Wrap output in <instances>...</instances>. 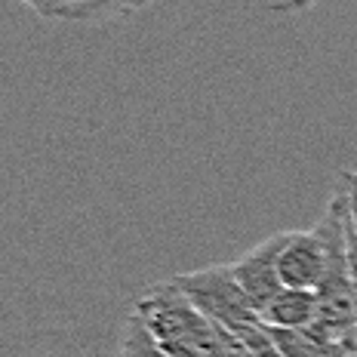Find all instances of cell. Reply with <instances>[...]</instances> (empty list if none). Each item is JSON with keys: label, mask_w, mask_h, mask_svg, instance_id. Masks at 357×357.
<instances>
[{"label": "cell", "mask_w": 357, "mask_h": 357, "mask_svg": "<svg viewBox=\"0 0 357 357\" xmlns=\"http://www.w3.org/2000/svg\"><path fill=\"white\" fill-rule=\"evenodd\" d=\"M169 280H173V284L195 302V308L204 311L213 324H222V326H228V330H241L243 324L259 317V311L252 308L243 287L237 284L231 262L200 268V271H185Z\"/></svg>", "instance_id": "obj_1"}, {"label": "cell", "mask_w": 357, "mask_h": 357, "mask_svg": "<svg viewBox=\"0 0 357 357\" xmlns=\"http://www.w3.org/2000/svg\"><path fill=\"white\" fill-rule=\"evenodd\" d=\"M284 243H287V231L271 234L268 241L256 243L250 252H243L237 262H231L237 284L243 287V293H247V299L252 302L256 311H262L284 289V280H280V252H284Z\"/></svg>", "instance_id": "obj_2"}, {"label": "cell", "mask_w": 357, "mask_h": 357, "mask_svg": "<svg viewBox=\"0 0 357 357\" xmlns=\"http://www.w3.org/2000/svg\"><path fill=\"white\" fill-rule=\"evenodd\" d=\"M326 268H330V247L321 225L308 231H287V243L280 252V280L296 289H321Z\"/></svg>", "instance_id": "obj_3"}, {"label": "cell", "mask_w": 357, "mask_h": 357, "mask_svg": "<svg viewBox=\"0 0 357 357\" xmlns=\"http://www.w3.org/2000/svg\"><path fill=\"white\" fill-rule=\"evenodd\" d=\"M321 314V296L317 289L284 287L271 302L259 311V317L274 330H311Z\"/></svg>", "instance_id": "obj_4"}, {"label": "cell", "mask_w": 357, "mask_h": 357, "mask_svg": "<svg viewBox=\"0 0 357 357\" xmlns=\"http://www.w3.org/2000/svg\"><path fill=\"white\" fill-rule=\"evenodd\" d=\"M117 357H169L163 351L158 336L151 333V326L145 324V317L136 308L126 314L123 330H121V354Z\"/></svg>", "instance_id": "obj_5"}, {"label": "cell", "mask_w": 357, "mask_h": 357, "mask_svg": "<svg viewBox=\"0 0 357 357\" xmlns=\"http://www.w3.org/2000/svg\"><path fill=\"white\" fill-rule=\"evenodd\" d=\"M151 0H68L71 22H111L121 16H132L136 10L148 6Z\"/></svg>", "instance_id": "obj_6"}, {"label": "cell", "mask_w": 357, "mask_h": 357, "mask_svg": "<svg viewBox=\"0 0 357 357\" xmlns=\"http://www.w3.org/2000/svg\"><path fill=\"white\" fill-rule=\"evenodd\" d=\"M19 3H25L31 13L43 19H65L68 16V0H19Z\"/></svg>", "instance_id": "obj_7"}, {"label": "cell", "mask_w": 357, "mask_h": 357, "mask_svg": "<svg viewBox=\"0 0 357 357\" xmlns=\"http://www.w3.org/2000/svg\"><path fill=\"white\" fill-rule=\"evenodd\" d=\"M339 188H342V195H345L348 219H351V228H354V237H357V169H348V173H342Z\"/></svg>", "instance_id": "obj_8"}, {"label": "cell", "mask_w": 357, "mask_h": 357, "mask_svg": "<svg viewBox=\"0 0 357 357\" xmlns=\"http://www.w3.org/2000/svg\"><path fill=\"white\" fill-rule=\"evenodd\" d=\"M317 0H278L274 3V10L278 13H302V10H311Z\"/></svg>", "instance_id": "obj_9"}]
</instances>
